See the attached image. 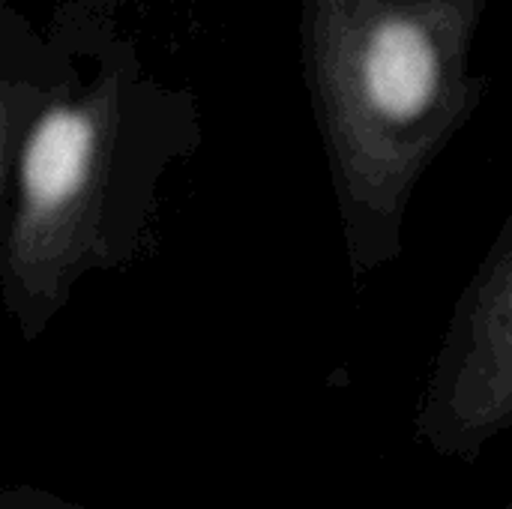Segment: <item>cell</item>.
Wrapping results in <instances>:
<instances>
[{"label": "cell", "mask_w": 512, "mask_h": 509, "mask_svg": "<svg viewBox=\"0 0 512 509\" xmlns=\"http://www.w3.org/2000/svg\"><path fill=\"white\" fill-rule=\"evenodd\" d=\"M0 303L33 345L84 279L153 243L162 186L201 147V105L114 18L0 12Z\"/></svg>", "instance_id": "cell-1"}, {"label": "cell", "mask_w": 512, "mask_h": 509, "mask_svg": "<svg viewBox=\"0 0 512 509\" xmlns=\"http://www.w3.org/2000/svg\"><path fill=\"white\" fill-rule=\"evenodd\" d=\"M495 0H300V60L354 285L405 252L417 186L480 111Z\"/></svg>", "instance_id": "cell-2"}, {"label": "cell", "mask_w": 512, "mask_h": 509, "mask_svg": "<svg viewBox=\"0 0 512 509\" xmlns=\"http://www.w3.org/2000/svg\"><path fill=\"white\" fill-rule=\"evenodd\" d=\"M411 432L462 465L512 435V207L450 312Z\"/></svg>", "instance_id": "cell-3"}, {"label": "cell", "mask_w": 512, "mask_h": 509, "mask_svg": "<svg viewBox=\"0 0 512 509\" xmlns=\"http://www.w3.org/2000/svg\"><path fill=\"white\" fill-rule=\"evenodd\" d=\"M0 509H87L81 501L66 498L36 483H9L0 492Z\"/></svg>", "instance_id": "cell-4"}, {"label": "cell", "mask_w": 512, "mask_h": 509, "mask_svg": "<svg viewBox=\"0 0 512 509\" xmlns=\"http://www.w3.org/2000/svg\"><path fill=\"white\" fill-rule=\"evenodd\" d=\"M132 0H57V9H72V12H84V15H102V18H114L117 9H123Z\"/></svg>", "instance_id": "cell-5"}, {"label": "cell", "mask_w": 512, "mask_h": 509, "mask_svg": "<svg viewBox=\"0 0 512 509\" xmlns=\"http://www.w3.org/2000/svg\"><path fill=\"white\" fill-rule=\"evenodd\" d=\"M495 509H512V498H510V501H504L501 507H495Z\"/></svg>", "instance_id": "cell-6"}]
</instances>
